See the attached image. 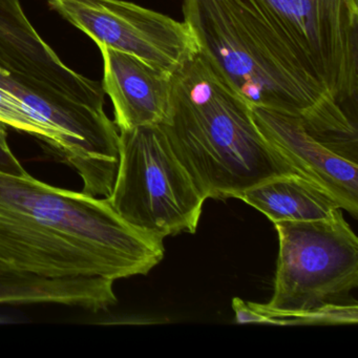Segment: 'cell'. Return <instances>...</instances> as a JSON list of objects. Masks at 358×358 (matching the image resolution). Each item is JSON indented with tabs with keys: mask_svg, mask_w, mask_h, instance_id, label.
Wrapping results in <instances>:
<instances>
[{
	"mask_svg": "<svg viewBox=\"0 0 358 358\" xmlns=\"http://www.w3.org/2000/svg\"><path fill=\"white\" fill-rule=\"evenodd\" d=\"M97 45L103 58L102 87L114 106L118 131L162 124L169 115L173 76L131 54Z\"/></svg>",
	"mask_w": 358,
	"mask_h": 358,
	"instance_id": "obj_9",
	"label": "cell"
},
{
	"mask_svg": "<svg viewBox=\"0 0 358 358\" xmlns=\"http://www.w3.org/2000/svg\"><path fill=\"white\" fill-rule=\"evenodd\" d=\"M163 238L123 220L106 198L0 171V261L43 278L146 275Z\"/></svg>",
	"mask_w": 358,
	"mask_h": 358,
	"instance_id": "obj_2",
	"label": "cell"
},
{
	"mask_svg": "<svg viewBox=\"0 0 358 358\" xmlns=\"http://www.w3.org/2000/svg\"><path fill=\"white\" fill-rule=\"evenodd\" d=\"M251 114L264 139L295 173L330 194L343 210L357 217V163L327 148L296 117L261 106H251Z\"/></svg>",
	"mask_w": 358,
	"mask_h": 358,
	"instance_id": "obj_8",
	"label": "cell"
},
{
	"mask_svg": "<svg viewBox=\"0 0 358 358\" xmlns=\"http://www.w3.org/2000/svg\"><path fill=\"white\" fill-rule=\"evenodd\" d=\"M234 198L255 207L273 223L316 221L341 208L330 194L299 173L270 178Z\"/></svg>",
	"mask_w": 358,
	"mask_h": 358,
	"instance_id": "obj_11",
	"label": "cell"
},
{
	"mask_svg": "<svg viewBox=\"0 0 358 358\" xmlns=\"http://www.w3.org/2000/svg\"><path fill=\"white\" fill-rule=\"evenodd\" d=\"M0 71L48 104V121L59 129L71 156H101L118 141V129L104 110L102 83L62 62L31 24L20 0H0Z\"/></svg>",
	"mask_w": 358,
	"mask_h": 358,
	"instance_id": "obj_4",
	"label": "cell"
},
{
	"mask_svg": "<svg viewBox=\"0 0 358 358\" xmlns=\"http://www.w3.org/2000/svg\"><path fill=\"white\" fill-rule=\"evenodd\" d=\"M48 5L96 45L136 56L173 76L200 47L185 22L124 0H47Z\"/></svg>",
	"mask_w": 358,
	"mask_h": 358,
	"instance_id": "obj_7",
	"label": "cell"
},
{
	"mask_svg": "<svg viewBox=\"0 0 358 358\" xmlns=\"http://www.w3.org/2000/svg\"><path fill=\"white\" fill-rule=\"evenodd\" d=\"M200 53L251 106L301 119L335 154L358 150V0H183Z\"/></svg>",
	"mask_w": 358,
	"mask_h": 358,
	"instance_id": "obj_1",
	"label": "cell"
},
{
	"mask_svg": "<svg viewBox=\"0 0 358 358\" xmlns=\"http://www.w3.org/2000/svg\"><path fill=\"white\" fill-rule=\"evenodd\" d=\"M232 308L236 313L238 324H268L267 318L251 308L249 303L234 297L232 299Z\"/></svg>",
	"mask_w": 358,
	"mask_h": 358,
	"instance_id": "obj_14",
	"label": "cell"
},
{
	"mask_svg": "<svg viewBox=\"0 0 358 358\" xmlns=\"http://www.w3.org/2000/svg\"><path fill=\"white\" fill-rule=\"evenodd\" d=\"M117 301L114 280L43 278L0 261V305H60L98 312L106 311Z\"/></svg>",
	"mask_w": 358,
	"mask_h": 358,
	"instance_id": "obj_10",
	"label": "cell"
},
{
	"mask_svg": "<svg viewBox=\"0 0 358 358\" xmlns=\"http://www.w3.org/2000/svg\"><path fill=\"white\" fill-rule=\"evenodd\" d=\"M106 199L127 223L163 240L194 234L206 201L160 124L119 131L118 169Z\"/></svg>",
	"mask_w": 358,
	"mask_h": 358,
	"instance_id": "obj_6",
	"label": "cell"
},
{
	"mask_svg": "<svg viewBox=\"0 0 358 358\" xmlns=\"http://www.w3.org/2000/svg\"><path fill=\"white\" fill-rule=\"evenodd\" d=\"M160 125L205 200L234 198L270 178L296 173L264 139L250 104L201 53L173 75Z\"/></svg>",
	"mask_w": 358,
	"mask_h": 358,
	"instance_id": "obj_3",
	"label": "cell"
},
{
	"mask_svg": "<svg viewBox=\"0 0 358 358\" xmlns=\"http://www.w3.org/2000/svg\"><path fill=\"white\" fill-rule=\"evenodd\" d=\"M280 240L274 292L249 303L268 324L291 314L341 303L358 286V238L337 208L324 219L274 223Z\"/></svg>",
	"mask_w": 358,
	"mask_h": 358,
	"instance_id": "obj_5",
	"label": "cell"
},
{
	"mask_svg": "<svg viewBox=\"0 0 358 358\" xmlns=\"http://www.w3.org/2000/svg\"><path fill=\"white\" fill-rule=\"evenodd\" d=\"M0 122L34 136L47 144L56 156L59 152L62 135L57 127L3 87H0Z\"/></svg>",
	"mask_w": 358,
	"mask_h": 358,
	"instance_id": "obj_12",
	"label": "cell"
},
{
	"mask_svg": "<svg viewBox=\"0 0 358 358\" xmlns=\"http://www.w3.org/2000/svg\"><path fill=\"white\" fill-rule=\"evenodd\" d=\"M0 171L17 176L26 175L28 173L10 148L7 125L3 122H0Z\"/></svg>",
	"mask_w": 358,
	"mask_h": 358,
	"instance_id": "obj_13",
	"label": "cell"
}]
</instances>
